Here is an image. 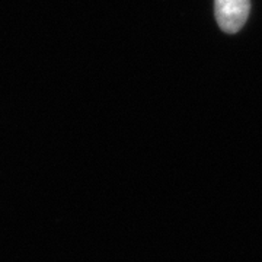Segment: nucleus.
Returning a JSON list of instances; mask_svg holds the SVG:
<instances>
[{"label": "nucleus", "instance_id": "obj_1", "mask_svg": "<svg viewBox=\"0 0 262 262\" xmlns=\"http://www.w3.org/2000/svg\"><path fill=\"white\" fill-rule=\"evenodd\" d=\"M249 0H215V18L220 28L227 34L241 31L249 15Z\"/></svg>", "mask_w": 262, "mask_h": 262}]
</instances>
